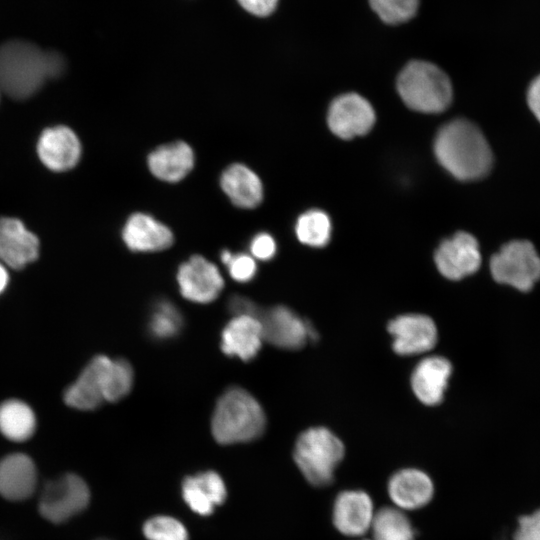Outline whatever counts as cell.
I'll use <instances>...</instances> for the list:
<instances>
[{"label":"cell","instance_id":"cell-1","mask_svg":"<svg viewBox=\"0 0 540 540\" xmlns=\"http://www.w3.org/2000/svg\"><path fill=\"white\" fill-rule=\"evenodd\" d=\"M64 71V59L56 52L43 51L24 40L0 46V89L14 99L36 93L47 79Z\"/></svg>","mask_w":540,"mask_h":540},{"label":"cell","instance_id":"cell-2","mask_svg":"<svg viewBox=\"0 0 540 540\" xmlns=\"http://www.w3.org/2000/svg\"><path fill=\"white\" fill-rule=\"evenodd\" d=\"M434 151L440 164L464 181L485 176L492 165V153L482 132L464 119L454 120L439 130Z\"/></svg>","mask_w":540,"mask_h":540},{"label":"cell","instance_id":"cell-3","mask_svg":"<svg viewBox=\"0 0 540 540\" xmlns=\"http://www.w3.org/2000/svg\"><path fill=\"white\" fill-rule=\"evenodd\" d=\"M265 426L261 405L241 387L229 388L221 395L211 421L212 435L223 445L255 440L263 434Z\"/></svg>","mask_w":540,"mask_h":540},{"label":"cell","instance_id":"cell-4","mask_svg":"<svg viewBox=\"0 0 540 540\" xmlns=\"http://www.w3.org/2000/svg\"><path fill=\"white\" fill-rule=\"evenodd\" d=\"M396 87L404 103L419 112H442L452 100L449 75L428 60L411 59L406 62L398 72Z\"/></svg>","mask_w":540,"mask_h":540},{"label":"cell","instance_id":"cell-5","mask_svg":"<svg viewBox=\"0 0 540 540\" xmlns=\"http://www.w3.org/2000/svg\"><path fill=\"white\" fill-rule=\"evenodd\" d=\"M344 453V445L334 433L324 427H313L299 435L293 457L311 485L324 487L333 481Z\"/></svg>","mask_w":540,"mask_h":540},{"label":"cell","instance_id":"cell-6","mask_svg":"<svg viewBox=\"0 0 540 540\" xmlns=\"http://www.w3.org/2000/svg\"><path fill=\"white\" fill-rule=\"evenodd\" d=\"M490 271L495 281L527 292L540 279V257L529 241L514 240L491 257Z\"/></svg>","mask_w":540,"mask_h":540},{"label":"cell","instance_id":"cell-7","mask_svg":"<svg viewBox=\"0 0 540 540\" xmlns=\"http://www.w3.org/2000/svg\"><path fill=\"white\" fill-rule=\"evenodd\" d=\"M90 500L86 482L68 473L45 484L39 501L41 515L52 523H63L82 512Z\"/></svg>","mask_w":540,"mask_h":540},{"label":"cell","instance_id":"cell-8","mask_svg":"<svg viewBox=\"0 0 540 540\" xmlns=\"http://www.w3.org/2000/svg\"><path fill=\"white\" fill-rule=\"evenodd\" d=\"M256 318L262 327L263 340L283 349H299L314 336L312 328L285 306L259 309Z\"/></svg>","mask_w":540,"mask_h":540},{"label":"cell","instance_id":"cell-9","mask_svg":"<svg viewBox=\"0 0 540 540\" xmlns=\"http://www.w3.org/2000/svg\"><path fill=\"white\" fill-rule=\"evenodd\" d=\"M177 282L184 298L200 304L215 300L224 286L217 266L201 255H193L180 265Z\"/></svg>","mask_w":540,"mask_h":540},{"label":"cell","instance_id":"cell-10","mask_svg":"<svg viewBox=\"0 0 540 540\" xmlns=\"http://www.w3.org/2000/svg\"><path fill=\"white\" fill-rule=\"evenodd\" d=\"M434 258L439 272L450 280H460L475 273L481 264L479 244L466 232H458L444 240Z\"/></svg>","mask_w":540,"mask_h":540},{"label":"cell","instance_id":"cell-11","mask_svg":"<svg viewBox=\"0 0 540 540\" xmlns=\"http://www.w3.org/2000/svg\"><path fill=\"white\" fill-rule=\"evenodd\" d=\"M330 130L342 139H351L370 131L375 122L371 104L362 96L348 93L336 98L328 111Z\"/></svg>","mask_w":540,"mask_h":540},{"label":"cell","instance_id":"cell-12","mask_svg":"<svg viewBox=\"0 0 540 540\" xmlns=\"http://www.w3.org/2000/svg\"><path fill=\"white\" fill-rule=\"evenodd\" d=\"M375 515L371 497L362 490H345L335 498L332 521L343 535L359 537L370 530Z\"/></svg>","mask_w":540,"mask_h":540},{"label":"cell","instance_id":"cell-13","mask_svg":"<svg viewBox=\"0 0 540 540\" xmlns=\"http://www.w3.org/2000/svg\"><path fill=\"white\" fill-rule=\"evenodd\" d=\"M393 336V349L399 355H413L431 350L437 341V329L431 318L420 314H406L388 324Z\"/></svg>","mask_w":540,"mask_h":540},{"label":"cell","instance_id":"cell-14","mask_svg":"<svg viewBox=\"0 0 540 540\" xmlns=\"http://www.w3.org/2000/svg\"><path fill=\"white\" fill-rule=\"evenodd\" d=\"M111 360L105 355L94 357L66 389L65 403L79 410H92L101 405L105 401L106 377Z\"/></svg>","mask_w":540,"mask_h":540},{"label":"cell","instance_id":"cell-15","mask_svg":"<svg viewBox=\"0 0 540 540\" xmlns=\"http://www.w3.org/2000/svg\"><path fill=\"white\" fill-rule=\"evenodd\" d=\"M39 240L16 218L0 217V260L13 269L37 259Z\"/></svg>","mask_w":540,"mask_h":540},{"label":"cell","instance_id":"cell-16","mask_svg":"<svg viewBox=\"0 0 540 540\" xmlns=\"http://www.w3.org/2000/svg\"><path fill=\"white\" fill-rule=\"evenodd\" d=\"M387 492L395 507L406 511L426 506L434 494L432 479L424 471L405 468L395 472L387 483Z\"/></svg>","mask_w":540,"mask_h":540},{"label":"cell","instance_id":"cell-17","mask_svg":"<svg viewBox=\"0 0 540 540\" xmlns=\"http://www.w3.org/2000/svg\"><path fill=\"white\" fill-rule=\"evenodd\" d=\"M42 163L53 171L73 168L81 156V144L76 134L66 126L43 131L37 145Z\"/></svg>","mask_w":540,"mask_h":540},{"label":"cell","instance_id":"cell-18","mask_svg":"<svg viewBox=\"0 0 540 540\" xmlns=\"http://www.w3.org/2000/svg\"><path fill=\"white\" fill-rule=\"evenodd\" d=\"M122 238L126 246L136 252L161 251L170 247L174 240L169 227L139 212L132 214L126 221Z\"/></svg>","mask_w":540,"mask_h":540},{"label":"cell","instance_id":"cell-19","mask_svg":"<svg viewBox=\"0 0 540 540\" xmlns=\"http://www.w3.org/2000/svg\"><path fill=\"white\" fill-rule=\"evenodd\" d=\"M263 341L262 327L254 316H234L221 333V349L229 356L243 361L253 359Z\"/></svg>","mask_w":540,"mask_h":540},{"label":"cell","instance_id":"cell-20","mask_svg":"<svg viewBox=\"0 0 540 540\" xmlns=\"http://www.w3.org/2000/svg\"><path fill=\"white\" fill-rule=\"evenodd\" d=\"M182 497L195 513L208 516L221 505L227 495L226 485L214 471H205L188 476L182 483Z\"/></svg>","mask_w":540,"mask_h":540},{"label":"cell","instance_id":"cell-21","mask_svg":"<svg viewBox=\"0 0 540 540\" xmlns=\"http://www.w3.org/2000/svg\"><path fill=\"white\" fill-rule=\"evenodd\" d=\"M37 472L33 460L13 453L0 460V494L12 501L28 498L34 492Z\"/></svg>","mask_w":540,"mask_h":540},{"label":"cell","instance_id":"cell-22","mask_svg":"<svg viewBox=\"0 0 540 540\" xmlns=\"http://www.w3.org/2000/svg\"><path fill=\"white\" fill-rule=\"evenodd\" d=\"M451 372L450 362L443 357L432 356L420 361L411 377L416 397L426 405L441 402Z\"/></svg>","mask_w":540,"mask_h":540},{"label":"cell","instance_id":"cell-23","mask_svg":"<svg viewBox=\"0 0 540 540\" xmlns=\"http://www.w3.org/2000/svg\"><path fill=\"white\" fill-rule=\"evenodd\" d=\"M150 172L166 182L185 178L194 166L192 148L184 141L162 145L152 151L147 159Z\"/></svg>","mask_w":540,"mask_h":540},{"label":"cell","instance_id":"cell-24","mask_svg":"<svg viewBox=\"0 0 540 540\" xmlns=\"http://www.w3.org/2000/svg\"><path fill=\"white\" fill-rule=\"evenodd\" d=\"M220 185L231 202L240 208H255L263 199L260 178L244 164L235 163L227 167L221 175Z\"/></svg>","mask_w":540,"mask_h":540},{"label":"cell","instance_id":"cell-25","mask_svg":"<svg viewBox=\"0 0 540 540\" xmlns=\"http://www.w3.org/2000/svg\"><path fill=\"white\" fill-rule=\"evenodd\" d=\"M35 427L34 412L25 402L11 399L0 405V432L9 440L25 441L33 435Z\"/></svg>","mask_w":540,"mask_h":540},{"label":"cell","instance_id":"cell-26","mask_svg":"<svg viewBox=\"0 0 540 540\" xmlns=\"http://www.w3.org/2000/svg\"><path fill=\"white\" fill-rule=\"evenodd\" d=\"M373 540H414L415 530L403 510L382 507L375 512L370 528Z\"/></svg>","mask_w":540,"mask_h":540},{"label":"cell","instance_id":"cell-27","mask_svg":"<svg viewBox=\"0 0 540 540\" xmlns=\"http://www.w3.org/2000/svg\"><path fill=\"white\" fill-rule=\"evenodd\" d=\"M295 231L297 238L303 244L322 247L330 238L329 217L319 210L308 211L298 218Z\"/></svg>","mask_w":540,"mask_h":540},{"label":"cell","instance_id":"cell-28","mask_svg":"<svg viewBox=\"0 0 540 540\" xmlns=\"http://www.w3.org/2000/svg\"><path fill=\"white\" fill-rule=\"evenodd\" d=\"M183 326V318L177 307L169 300L158 301L148 323L149 332L156 339L176 336Z\"/></svg>","mask_w":540,"mask_h":540},{"label":"cell","instance_id":"cell-29","mask_svg":"<svg viewBox=\"0 0 540 540\" xmlns=\"http://www.w3.org/2000/svg\"><path fill=\"white\" fill-rule=\"evenodd\" d=\"M368 4L378 19L389 26L409 22L419 8V0H368Z\"/></svg>","mask_w":540,"mask_h":540},{"label":"cell","instance_id":"cell-30","mask_svg":"<svg viewBox=\"0 0 540 540\" xmlns=\"http://www.w3.org/2000/svg\"><path fill=\"white\" fill-rule=\"evenodd\" d=\"M134 373L124 359L111 360L107 372L105 401L115 402L126 396L133 385Z\"/></svg>","mask_w":540,"mask_h":540},{"label":"cell","instance_id":"cell-31","mask_svg":"<svg viewBox=\"0 0 540 540\" xmlns=\"http://www.w3.org/2000/svg\"><path fill=\"white\" fill-rule=\"evenodd\" d=\"M143 534L147 540H189L185 526L176 518L157 515L143 525Z\"/></svg>","mask_w":540,"mask_h":540},{"label":"cell","instance_id":"cell-32","mask_svg":"<svg viewBox=\"0 0 540 540\" xmlns=\"http://www.w3.org/2000/svg\"><path fill=\"white\" fill-rule=\"evenodd\" d=\"M229 275L237 282L245 283L252 280L257 272L254 258L248 254H233L226 264Z\"/></svg>","mask_w":540,"mask_h":540},{"label":"cell","instance_id":"cell-33","mask_svg":"<svg viewBox=\"0 0 540 540\" xmlns=\"http://www.w3.org/2000/svg\"><path fill=\"white\" fill-rule=\"evenodd\" d=\"M513 539L540 540V509L519 518Z\"/></svg>","mask_w":540,"mask_h":540},{"label":"cell","instance_id":"cell-34","mask_svg":"<svg viewBox=\"0 0 540 540\" xmlns=\"http://www.w3.org/2000/svg\"><path fill=\"white\" fill-rule=\"evenodd\" d=\"M250 251L253 258L270 260L276 253L275 240L267 233H259L252 239Z\"/></svg>","mask_w":540,"mask_h":540},{"label":"cell","instance_id":"cell-35","mask_svg":"<svg viewBox=\"0 0 540 540\" xmlns=\"http://www.w3.org/2000/svg\"><path fill=\"white\" fill-rule=\"evenodd\" d=\"M249 13L258 17H268L279 7L280 0H237Z\"/></svg>","mask_w":540,"mask_h":540},{"label":"cell","instance_id":"cell-36","mask_svg":"<svg viewBox=\"0 0 540 540\" xmlns=\"http://www.w3.org/2000/svg\"><path fill=\"white\" fill-rule=\"evenodd\" d=\"M228 309L234 316L249 315L256 317L260 308L247 297L235 295L229 299Z\"/></svg>","mask_w":540,"mask_h":540},{"label":"cell","instance_id":"cell-37","mask_svg":"<svg viewBox=\"0 0 540 540\" xmlns=\"http://www.w3.org/2000/svg\"><path fill=\"white\" fill-rule=\"evenodd\" d=\"M528 105L540 122V74L531 82L527 93Z\"/></svg>","mask_w":540,"mask_h":540},{"label":"cell","instance_id":"cell-38","mask_svg":"<svg viewBox=\"0 0 540 540\" xmlns=\"http://www.w3.org/2000/svg\"><path fill=\"white\" fill-rule=\"evenodd\" d=\"M9 282V275L5 265L0 263V293H2Z\"/></svg>","mask_w":540,"mask_h":540}]
</instances>
